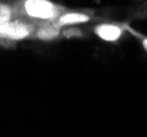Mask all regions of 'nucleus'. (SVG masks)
I'll list each match as a JSON object with an SVG mask.
<instances>
[{
  "mask_svg": "<svg viewBox=\"0 0 147 137\" xmlns=\"http://www.w3.org/2000/svg\"><path fill=\"white\" fill-rule=\"evenodd\" d=\"M90 21V17L86 13L81 12H65L61 14L57 19L55 20L56 24L59 28L64 26H70L75 24H81V23H87Z\"/></svg>",
  "mask_w": 147,
  "mask_h": 137,
  "instance_id": "obj_5",
  "label": "nucleus"
},
{
  "mask_svg": "<svg viewBox=\"0 0 147 137\" xmlns=\"http://www.w3.org/2000/svg\"><path fill=\"white\" fill-rule=\"evenodd\" d=\"M61 29L55 21H38L34 36L43 41H52L59 35Z\"/></svg>",
  "mask_w": 147,
  "mask_h": 137,
  "instance_id": "obj_4",
  "label": "nucleus"
},
{
  "mask_svg": "<svg viewBox=\"0 0 147 137\" xmlns=\"http://www.w3.org/2000/svg\"><path fill=\"white\" fill-rule=\"evenodd\" d=\"M61 8L51 0H24L23 12L34 21H55L61 14Z\"/></svg>",
  "mask_w": 147,
  "mask_h": 137,
  "instance_id": "obj_1",
  "label": "nucleus"
},
{
  "mask_svg": "<svg viewBox=\"0 0 147 137\" xmlns=\"http://www.w3.org/2000/svg\"><path fill=\"white\" fill-rule=\"evenodd\" d=\"M13 19V9L6 3H1L0 6V25L6 24L7 22Z\"/></svg>",
  "mask_w": 147,
  "mask_h": 137,
  "instance_id": "obj_6",
  "label": "nucleus"
},
{
  "mask_svg": "<svg viewBox=\"0 0 147 137\" xmlns=\"http://www.w3.org/2000/svg\"><path fill=\"white\" fill-rule=\"evenodd\" d=\"M94 34L104 42H117L123 34V29L113 23H101L94 28Z\"/></svg>",
  "mask_w": 147,
  "mask_h": 137,
  "instance_id": "obj_3",
  "label": "nucleus"
},
{
  "mask_svg": "<svg viewBox=\"0 0 147 137\" xmlns=\"http://www.w3.org/2000/svg\"><path fill=\"white\" fill-rule=\"evenodd\" d=\"M36 24L25 21L23 19H12L6 24L0 25L1 40L7 41H20L34 35Z\"/></svg>",
  "mask_w": 147,
  "mask_h": 137,
  "instance_id": "obj_2",
  "label": "nucleus"
},
{
  "mask_svg": "<svg viewBox=\"0 0 147 137\" xmlns=\"http://www.w3.org/2000/svg\"><path fill=\"white\" fill-rule=\"evenodd\" d=\"M142 45H143V48L147 52V38H143V40H142Z\"/></svg>",
  "mask_w": 147,
  "mask_h": 137,
  "instance_id": "obj_7",
  "label": "nucleus"
}]
</instances>
